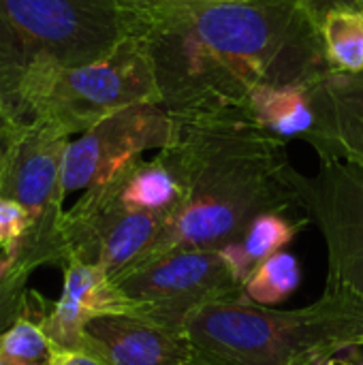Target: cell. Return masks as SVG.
Here are the masks:
<instances>
[{"label":"cell","mask_w":363,"mask_h":365,"mask_svg":"<svg viewBox=\"0 0 363 365\" xmlns=\"http://www.w3.org/2000/svg\"><path fill=\"white\" fill-rule=\"evenodd\" d=\"M312 83L259 86L250 92L246 107L255 122L274 137H304L308 141L317 128V109L310 92Z\"/></svg>","instance_id":"obj_15"},{"label":"cell","mask_w":363,"mask_h":365,"mask_svg":"<svg viewBox=\"0 0 363 365\" xmlns=\"http://www.w3.org/2000/svg\"><path fill=\"white\" fill-rule=\"evenodd\" d=\"M184 334L193 365H329L363 349V297L338 287L297 310L208 304L188 317Z\"/></svg>","instance_id":"obj_3"},{"label":"cell","mask_w":363,"mask_h":365,"mask_svg":"<svg viewBox=\"0 0 363 365\" xmlns=\"http://www.w3.org/2000/svg\"><path fill=\"white\" fill-rule=\"evenodd\" d=\"M143 306V317L184 334L193 312L218 302H250L223 250H171L126 272L116 280Z\"/></svg>","instance_id":"obj_7"},{"label":"cell","mask_w":363,"mask_h":365,"mask_svg":"<svg viewBox=\"0 0 363 365\" xmlns=\"http://www.w3.org/2000/svg\"><path fill=\"white\" fill-rule=\"evenodd\" d=\"M17 267H19L17 259L13 255H9V252H2L0 250V282H4Z\"/></svg>","instance_id":"obj_25"},{"label":"cell","mask_w":363,"mask_h":365,"mask_svg":"<svg viewBox=\"0 0 363 365\" xmlns=\"http://www.w3.org/2000/svg\"><path fill=\"white\" fill-rule=\"evenodd\" d=\"M336 365H363V361H336Z\"/></svg>","instance_id":"obj_26"},{"label":"cell","mask_w":363,"mask_h":365,"mask_svg":"<svg viewBox=\"0 0 363 365\" xmlns=\"http://www.w3.org/2000/svg\"><path fill=\"white\" fill-rule=\"evenodd\" d=\"M2 113H4V105H2V101H0V118H2Z\"/></svg>","instance_id":"obj_27"},{"label":"cell","mask_w":363,"mask_h":365,"mask_svg":"<svg viewBox=\"0 0 363 365\" xmlns=\"http://www.w3.org/2000/svg\"><path fill=\"white\" fill-rule=\"evenodd\" d=\"M107 365H193V344L141 317H103L86 327V346Z\"/></svg>","instance_id":"obj_12"},{"label":"cell","mask_w":363,"mask_h":365,"mask_svg":"<svg viewBox=\"0 0 363 365\" xmlns=\"http://www.w3.org/2000/svg\"><path fill=\"white\" fill-rule=\"evenodd\" d=\"M308 13L312 15V19L317 24H321V19L336 9H362V0H300ZM363 11V9H362Z\"/></svg>","instance_id":"obj_23"},{"label":"cell","mask_w":363,"mask_h":365,"mask_svg":"<svg viewBox=\"0 0 363 365\" xmlns=\"http://www.w3.org/2000/svg\"><path fill=\"white\" fill-rule=\"evenodd\" d=\"M30 231V216L28 212L6 199L0 197V242H2V252H9L15 257L17 246L21 244V240L28 235Z\"/></svg>","instance_id":"obj_21"},{"label":"cell","mask_w":363,"mask_h":365,"mask_svg":"<svg viewBox=\"0 0 363 365\" xmlns=\"http://www.w3.org/2000/svg\"><path fill=\"white\" fill-rule=\"evenodd\" d=\"M308 222L310 218H293L291 214H263L252 220L237 242L220 250L235 278L246 287L250 274L272 255L280 252Z\"/></svg>","instance_id":"obj_16"},{"label":"cell","mask_w":363,"mask_h":365,"mask_svg":"<svg viewBox=\"0 0 363 365\" xmlns=\"http://www.w3.org/2000/svg\"><path fill=\"white\" fill-rule=\"evenodd\" d=\"M98 186L128 210L167 216L169 220L184 199V186L160 154L152 160H137L120 175Z\"/></svg>","instance_id":"obj_14"},{"label":"cell","mask_w":363,"mask_h":365,"mask_svg":"<svg viewBox=\"0 0 363 365\" xmlns=\"http://www.w3.org/2000/svg\"><path fill=\"white\" fill-rule=\"evenodd\" d=\"M302 280L300 263L293 255L276 252L267 261H263L246 280V295L252 304L276 308L285 299H289Z\"/></svg>","instance_id":"obj_18"},{"label":"cell","mask_w":363,"mask_h":365,"mask_svg":"<svg viewBox=\"0 0 363 365\" xmlns=\"http://www.w3.org/2000/svg\"><path fill=\"white\" fill-rule=\"evenodd\" d=\"M0 250H2V242H0Z\"/></svg>","instance_id":"obj_29"},{"label":"cell","mask_w":363,"mask_h":365,"mask_svg":"<svg viewBox=\"0 0 363 365\" xmlns=\"http://www.w3.org/2000/svg\"><path fill=\"white\" fill-rule=\"evenodd\" d=\"M32 269L26 265H19L4 282H0V336L28 312L30 306V293L28 287Z\"/></svg>","instance_id":"obj_20"},{"label":"cell","mask_w":363,"mask_h":365,"mask_svg":"<svg viewBox=\"0 0 363 365\" xmlns=\"http://www.w3.org/2000/svg\"><path fill=\"white\" fill-rule=\"evenodd\" d=\"M139 34L173 118L246 107L259 86L329 73L319 24L300 0L173 2L145 13Z\"/></svg>","instance_id":"obj_1"},{"label":"cell","mask_w":363,"mask_h":365,"mask_svg":"<svg viewBox=\"0 0 363 365\" xmlns=\"http://www.w3.org/2000/svg\"><path fill=\"white\" fill-rule=\"evenodd\" d=\"M62 293L53 304L43 302L39 323L53 346L83 349L86 327L103 317H143V306L128 297L122 287L101 267L68 261Z\"/></svg>","instance_id":"obj_11"},{"label":"cell","mask_w":363,"mask_h":365,"mask_svg":"<svg viewBox=\"0 0 363 365\" xmlns=\"http://www.w3.org/2000/svg\"><path fill=\"white\" fill-rule=\"evenodd\" d=\"M336 361H338V359H336ZM336 361H334V364H329V365H336Z\"/></svg>","instance_id":"obj_30"},{"label":"cell","mask_w":363,"mask_h":365,"mask_svg":"<svg viewBox=\"0 0 363 365\" xmlns=\"http://www.w3.org/2000/svg\"><path fill=\"white\" fill-rule=\"evenodd\" d=\"M362 9H363V0H362Z\"/></svg>","instance_id":"obj_31"},{"label":"cell","mask_w":363,"mask_h":365,"mask_svg":"<svg viewBox=\"0 0 363 365\" xmlns=\"http://www.w3.org/2000/svg\"><path fill=\"white\" fill-rule=\"evenodd\" d=\"M300 197L327 244L325 289L347 287L363 297V169L321 158L317 178H300Z\"/></svg>","instance_id":"obj_10"},{"label":"cell","mask_w":363,"mask_h":365,"mask_svg":"<svg viewBox=\"0 0 363 365\" xmlns=\"http://www.w3.org/2000/svg\"><path fill=\"white\" fill-rule=\"evenodd\" d=\"M175 120V137L158 154L184 186V199L148 259L220 250L263 214L304 210L302 173L289 163L285 139L261 128L248 107Z\"/></svg>","instance_id":"obj_2"},{"label":"cell","mask_w":363,"mask_h":365,"mask_svg":"<svg viewBox=\"0 0 363 365\" xmlns=\"http://www.w3.org/2000/svg\"><path fill=\"white\" fill-rule=\"evenodd\" d=\"M141 103H158V86L143 38L133 34L96 60L32 71L0 120L39 122L73 137Z\"/></svg>","instance_id":"obj_5"},{"label":"cell","mask_w":363,"mask_h":365,"mask_svg":"<svg viewBox=\"0 0 363 365\" xmlns=\"http://www.w3.org/2000/svg\"><path fill=\"white\" fill-rule=\"evenodd\" d=\"M325 60L329 71L359 75L363 73V11L336 9L319 24Z\"/></svg>","instance_id":"obj_17"},{"label":"cell","mask_w":363,"mask_h":365,"mask_svg":"<svg viewBox=\"0 0 363 365\" xmlns=\"http://www.w3.org/2000/svg\"><path fill=\"white\" fill-rule=\"evenodd\" d=\"M167 225V216L128 210L103 186H92L64 214L62 267L81 261L118 280L152 255Z\"/></svg>","instance_id":"obj_8"},{"label":"cell","mask_w":363,"mask_h":365,"mask_svg":"<svg viewBox=\"0 0 363 365\" xmlns=\"http://www.w3.org/2000/svg\"><path fill=\"white\" fill-rule=\"evenodd\" d=\"M0 154H2V133H0Z\"/></svg>","instance_id":"obj_28"},{"label":"cell","mask_w":363,"mask_h":365,"mask_svg":"<svg viewBox=\"0 0 363 365\" xmlns=\"http://www.w3.org/2000/svg\"><path fill=\"white\" fill-rule=\"evenodd\" d=\"M175 130L178 120L160 103H141L111 113L68 141L62 163L64 192L88 190L113 180L148 150H165Z\"/></svg>","instance_id":"obj_9"},{"label":"cell","mask_w":363,"mask_h":365,"mask_svg":"<svg viewBox=\"0 0 363 365\" xmlns=\"http://www.w3.org/2000/svg\"><path fill=\"white\" fill-rule=\"evenodd\" d=\"M0 197L19 203L30 216L15 259L32 272L41 265L62 267V163L71 137L39 122L0 120Z\"/></svg>","instance_id":"obj_6"},{"label":"cell","mask_w":363,"mask_h":365,"mask_svg":"<svg viewBox=\"0 0 363 365\" xmlns=\"http://www.w3.org/2000/svg\"><path fill=\"white\" fill-rule=\"evenodd\" d=\"M139 32L124 0H0L2 105L32 71L96 60Z\"/></svg>","instance_id":"obj_4"},{"label":"cell","mask_w":363,"mask_h":365,"mask_svg":"<svg viewBox=\"0 0 363 365\" xmlns=\"http://www.w3.org/2000/svg\"><path fill=\"white\" fill-rule=\"evenodd\" d=\"M51 349L39 319L26 312L0 336V365H47Z\"/></svg>","instance_id":"obj_19"},{"label":"cell","mask_w":363,"mask_h":365,"mask_svg":"<svg viewBox=\"0 0 363 365\" xmlns=\"http://www.w3.org/2000/svg\"><path fill=\"white\" fill-rule=\"evenodd\" d=\"M317 128L310 143L321 158L363 169V73H325L312 86Z\"/></svg>","instance_id":"obj_13"},{"label":"cell","mask_w":363,"mask_h":365,"mask_svg":"<svg viewBox=\"0 0 363 365\" xmlns=\"http://www.w3.org/2000/svg\"><path fill=\"white\" fill-rule=\"evenodd\" d=\"M47 365H107L98 355L88 349H51V357Z\"/></svg>","instance_id":"obj_22"},{"label":"cell","mask_w":363,"mask_h":365,"mask_svg":"<svg viewBox=\"0 0 363 365\" xmlns=\"http://www.w3.org/2000/svg\"><path fill=\"white\" fill-rule=\"evenodd\" d=\"M139 17H143L145 13L165 6V4H173V2H203V0H124Z\"/></svg>","instance_id":"obj_24"}]
</instances>
